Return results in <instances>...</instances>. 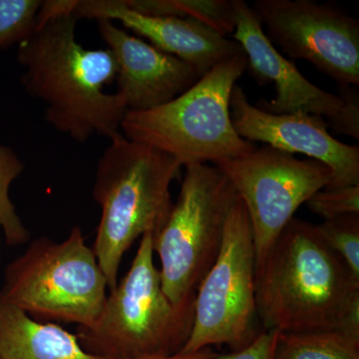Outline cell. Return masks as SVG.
<instances>
[{
  "label": "cell",
  "instance_id": "obj_1",
  "mask_svg": "<svg viewBox=\"0 0 359 359\" xmlns=\"http://www.w3.org/2000/svg\"><path fill=\"white\" fill-rule=\"evenodd\" d=\"M77 21L73 14L50 18L18 44L21 83L45 104V120L60 133L77 143L94 135L111 140L128 112L117 93L105 91L117 76V61L109 48H84Z\"/></svg>",
  "mask_w": 359,
  "mask_h": 359
},
{
  "label": "cell",
  "instance_id": "obj_2",
  "mask_svg": "<svg viewBox=\"0 0 359 359\" xmlns=\"http://www.w3.org/2000/svg\"><path fill=\"white\" fill-rule=\"evenodd\" d=\"M256 302L264 330H337L359 304V280L316 224L292 218L256 269Z\"/></svg>",
  "mask_w": 359,
  "mask_h": 359
},
{
  "label": "cell",
  "instance_id": "obj_3",
  "mask_svg": "<svg viewBox=\"0 0 359 359\" xmlns=\"http://www.w3.org/2000/svg\"><path fill=\"white\" fill-rule=\"evenodd\" d=\"M181 168L171 156L122 134L111 139L99 158L93 198L101 219L92 249L110 290L127 250L166 222L173 205L170 187Z\"/></svg>",
  "mask_w": 359,
  "mask_h": 359
},
{
  "label": "cell",
  "instance_id": "obj_4",
  "mask_svg": "<svg viewBox=\"0 0 359 359\" xmlns=\"http://www.w3.org/2000/svg\"><path fill=\"white\" fill-rule=\"evenodd\" d=\"M248 68L245 54L219 63L193 86L164 105L127 112L123 136L157 149L182 167L214 164L257 148L238 136L231 122V92Z\"/></svg>",
  "mask_w": 359,
  "mask_h": 359
},
{
  "label": "cell",
  "instance_id": "obj_5",
  "mask_svg": "<svg viewBox=\"0 0 359 359\" xmlns=\"http://www.w3.org/2000/svg\"><path fill=\"white\" fill-rule=\"evenodd\" d=\"M148 231L129 271L107 295L102 311L89 328H78L80 344L108 359H137L180 353L190 337L195 297L182 304L168 299L154 264Z\"/></svg>",
  "mask_w": 359,
  "mask_h": 359
},
{
  "label": "cell",
  "instance_id": "obj_6",
  "mask_svg": "<svg viewBox=\"0 0 359 359\" xmlns=\"http://www.w3.org/2000/svg\"><path fill=\"white\" fill-rule=\"evenodd\" d=\"M107 289L95 252L73 226L63 242L33 241L6 266L0 294L33 318L89 328L102 311Z\"/></svg>",
  "mask_w": 359,
  "mask_h": 359
},
{
  "label": "cell",
  "instance_id": "obj_7",
  "mask_svg": "<svg viewBox=\"0 0 359 359\" xmlns=\"http://www.w3.org/2000/svg\"><path fill=\"white\" fill-rule=\"evenodd\" d=\"M238 194L214 165L185 167L178 199L154 233L163 290L175 304L196 297L223 244L226 219Z\"/></svg>",
  "mask_w": 359,
  "mask_h": 359
},
{
  "label": "cell",
  "instance_id": "obj_8",
  "mask_svg": "<svg viewBox=\"0 0 359 359\" xmlns=\"http://www.w3.org/2000/svg\"><path fill=\"white\" fill-rule=\"evenodd\" d=\"M264 332L256 302L254 236L238 196L226 219L219 256L196 292L192 330L180 353L218 346L238 351Z\"/></svg>",
  "mask_w": 359,
  "mask_h": 359
},
{
  "label": "cell",
  "instance_id": "obj_9",
  "mask_svg": "<svg viewBox=\"0 0 359 359\" xmlns=\"http://www.w3.org/2000/svg\"><path fill=\"white\" fill-rule=\"evenodd\" d=\"M212 165L228 178L244 203L254 236L256 269L297 209L332 179L327 165L299 160L269 146Z\"/></svg>",
  "mask_w": 359,
  "mask_h": 359
},
{
  "label": "cell",
  "instance_id": "obj_10",
  "mask_svg": "<svg viewBox=\"0 0 359 359\" xmlns=\"http://www.w3.org/2000/svg\"><path fill=\"white\" fill-rule=\"evenodd\" d=\"M252 6L273 46L308 61L340 88L359 84V21L313 0H257Z\"/></svg>",
  "mask_w": 359,
  "mask_h": 359
},
{
  "label": "cell",
  "instance_id": "obj_11",
  "mask_svg": "<svg viewBox=\"0 0 359 359\" xmlns=\"http://www.w3.org/2000/svg\"><path fill=\"white\" fill-rule=\"evenodd\" d=\"M235 2L236 28L233 39L244 49L248 67L261 84L273 83L276 97L261 100L257 107L271 114L304 112L320 116L337 133L359 139L358 93L344 90L335 95L311 83L269 41L252 6L244 0Z\"/></svg>",
  "mask_w": 359,
  "mask_h": 359
},
{
  "label": "cell",
  "instance_id": "obj_12",
  "mask_svg": "<svg viewBox=\"0 0 359 359\" xmlns=\"http://www.w3.org/2000/svg\"><path fill=\"white\" fill-rule=\"evenodd\" d=\"M231 122L241 138L327 165L332 179L327 188L359 185V148L335 139L327 122L304 112L271 114L250 104L244 89L236 85L230 100Z\"/></svg>",
  "mask_w": 359,
  "mask_h": 359
},
{
  "label": "cell",
  "instance_id": "obj_13",
  "mask_svg": "<svg viewBox=\"0 0 359 359\" xmlns=\"http://www.w3.org/2000/svg\"><path fill=\"white\" fill-rule=\"evenodd\" d=\"M99 33L117 61V94L128 112L164 105L193 86L200 75L188 63L156 48L109 20H97Z\"/></svg>",
  "mask_w": 359,
  "mask_h": 359
},
{
  "label": "cell",
  "instance_id": "obj_14",
  "mask_svg": "<svg viewBox=\"0 0 359 359\" xmlns=\"http://www.w3.org/2000/svg\"><path fill=\"white\" fill-rule=\"evenodd\" d=\"M73 15L78 20L119 21L125 28L147 39L156 48L192 66L200 77L226 59L245 53L235 40L199 21L144 15L128 8L123 0H77Z\"/></svg>",
  "mask_w": 359,
  "mask_h": 359
},
{
  "label": "cell",
  "instance_id": "obj_15",
  "mask_svg": "<svg viewBox=\"0 0 359 359\" xmlns=\"http://www.w3.org/2000/svg\"><path fill=\"white\" fill-rule=\"evenodd\" d=\"M0 359H108L90 353L77 335L41 323L0 294Z\"/></svg>",
  "mask_w": 359,
  "mask_h": 359
},
{
  "label": "cell",
  "instance_id": "obj_16",
  "mask_svg": "<svg viewBox=\"0 0 359 359\" xmlns=\"http://www.w3.org/2000/svg\"><path fill=\"white\" fill-rule=\"evenodd\" d=\"M135 13L158 18H189L209 26L223 36L236 28L233 0H123Z\"/></svg>",
  "mask_w": 359,
  "mask_h": 359
},
{
  "label": "cell",
  "instance_id": "obj_17",
  "mask_svg": "<svg viewBox=\"0 0 359 359\" xmlns=\"http://www.w3.org/2000/svg\"><path fill=\"white\" fill-rule=\"evenodd\" d=\"M275 359H359V339L340 330L278 332Z\"/></svg>",
  "mask_w": 359,
  "mask_h": 359
},
{
  "label": "cell",
  "instance_id": "obj_18",
  "mask_svg": "<svg viewBox=\"0 0 359 359\" xmlns=\"http://www.w3.org/2000/svg\"><path fill=\"white\" fill-rule=\"evenodd\" d=\"M25 168L18 153L0 143V231L4 233V241L9 247L25 245L30 240V231L23 224L9 194L11 185Z\"/></svg>",
  "mask_w": 359,
  "mask_h": 359
},
{
  "label": "cell",
  "instance_id": "obj_19",
  "mask_svg": "<svg viewBox=\"0 0 359 359\" xmlns=\"http://www.w3.org/2000/svg\"><path fill=\"white\" fill-rule=\"evenodd\" d=\"M318 235L359 280V214L346 215L316 224Z\"/></svg>",
  "mask_w": 359,
  "mask_h": 359
},
{
  "label": "cell",
  "instance_id": "obj_20",
  "mask_svg": "<svg viewBox=\"0 0 359 359\" xmlns=\"http://www.w3.org/2000/svg\"><path fill=\"white\" fill-rule=\"evenodd\" d=\"M41 0H0V50L20 44L36 29Z\"/></svg>",
  "mask_w": 359,
  "mask_h": 359
},
{
  "label": "cell",
  "instance_id": "obj_21",
  "mask_svg": "<svg viewBox=\"0 0 359 359\" xmlns=\"http://www.w3.org/2000/svg\"><path fill=\"white\" fill-rule=\"evenodd\" d=\"M309 211L323 221L359 214V185L321 189L306 203Z\"/></svg>",
  "mask_w": 359,
  "mask_h": 359
},
{
  "label": "cell",
  "instance_id": "obj_22",
  "mask_svg": "<svg viewBox=\"0 0 359 359\" xmlns=\"http://www.w3.org/2000/svg\"><path fill=\"white\" fill-rule=\"evenodd\" d=\"M278 330H264L252 344L238 351L217 354L215 359H275Z\"/></svg>",
  "mask_w": 359,
  "mask_h": 359
},
{
  "label": "cell",
  "instance_id": "obj_23",
  "mask_svg": "<svg viewBox=\"0 0 359 359\" xmlns=\"http://www.w3.org/2000/svg\"><path fill=\"white\" fill-rule=\"evenodd\" d=\"M216 355L217 353L212 351V347H208L195 353H177L169 354V355L146 356V358L137 359H215Z\"/></svg>",
  "mask_w": 359,
  "mask_h": 359
}]
</instances>
